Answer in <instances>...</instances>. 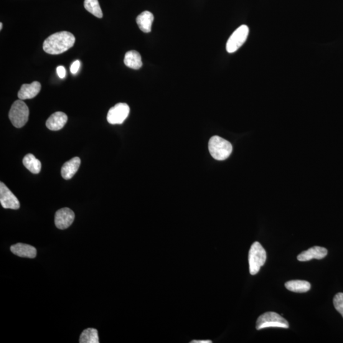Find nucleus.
<instances>
[{"label":"nucleus","instance_id":"aec40b11","mask_svg":"<svg viewBox=\"0 0 343 343\" xmlns=\"http://www.w3.org/2000/svg\"><path fill=\"white\" fill-rule=\"evenodd\" d=\"M84 7L88 12L96 17L101 19L103 16L98 0H85Z\"/></svg>","mask_w":343,"mask_h":343},{"label":"nucleus","instance_id":"f8f14e48","mask_svg":"<svg viewBox=\"0 0 343 343\" xmlns=\"http://www.w3.org/2000/svg\"><path fill=\"white\" fill-rule=\"evenodd\" d=\"M41 87L42 86L38 81H33L30 84H23L18 92V98L22 101L34 98L39 93Z\"/></svg>","mask_w":343,"mask_h":343},{"label":"nucleus","instance_id":"423d86ee","mask_svg":"<svg viewBox=\"0 0 343 343\" xmlns=\"http://www.w3.org/2000/svg\"><path fill=\"white\" fill-rule=\"evenodd\" d=\"M249 29L247 25H242L236 29L229 38L226 43V50L234 53L244 44L247 39Z\"/></svg>","mask_w":343,"mask_h":343},{"label":"nucleus","instance_id":"a211bd4d","mask_svg":"<svg viewBox=\"0 0 343 343\" xmlns=\"http://www.w3.org/2000/svg\"><path fill=\"white\" fill-rule=\"evenodd\" d=\"M22 162L25 168L33 174H39L41 169H42V164H41L40 160L36 159L34 155L32 154L25 155Z\"/></svg>","mask_w":343,"mask_h":343},{"label":"nucleus","instance_id":"9b49d317","mask_svg":"<svg viewBox=\"0 0 343 343\" xmlns=\"http://www.w3.org/2000/svg\"><path fill=\"white\" fill-rule=\"evenodd\" d=\"M68 121V116L63 112L58 111L48 118L46 126L50 131H57L62 129Z\"/></svg>","mask_w":343,"mask_h":343},{"label":"nucleus","instance_id":"39448f33","mask_svg":"<svg viewBox=\"0 0 343 343\" xmlns=\"http://www.w3.org/2000/svg\"><path fill=\"white\" fill-rule=\"evenodd\" d=\"M256 329L261 330L268 327H281L288 329L289 322L275 312H266L257 320Z\"/></svg>","mask_w":343,"mask_h":343},{"label":"nucleus","instance_id":"f3484780","mask_svg":"<svg viewBox=\"0 0 343 343\" xmlns=\"http://www.w3.org/2000/svg\"><path fill=\"white\" fill-rule=\"evenodd\" d=\"M285 286L290 291L297 292V293H304L309 291L311 288V284L309 282L305 280H291L287 282Z\"/></svg>","mask_w":343,"mask_h":343},{"label":"nucleus","instance_id":"dca6fc26","mask_svg":"<svg viewBox=\"0 0 343 343\" xmlns=\"http://www.w3.org/2000/svg\"><path fill=\"white\" fill-rule=\"evenodd\" d=\"M124 63L127 67L139 70L142 66L141 56L136 50L129 51L124 55Z\"/></svg>","mask_w":343,"mask_h":343},{"label":"nucleus","instance_id":"5701e85b","mask_svg":"<svg viewBox=\"0 0 343 343\" xmlns=\"http://www.w3.org/2000/svg\"><path fill=\"white\" fill-rule=\"evenodd\" d=\"M57 73L59 78L63 79L65 78L66 76V69L64 66H58L57 68Z\"/></svg>","mask_w":343,"mask_h":343},{"label":"nucleus","instance_id":"412c9836","mask_svg":"<svg viewBox=\"0 0 343 343\" xmlns=\"http://www.w3.org/2000/svg\"><path fill=\"white\" fill-rule=\"evenodd\" d=\"M333 303L335 309L342 315L343 317V293H337L333 299Z\"/></svg>","mask_w":343,"mask_h":343},{"label":"nucleus","instance_id":"b1692460","mask_svg":"<svg viewBox=\"0 0 343 343\" xmlns=\"http://www.w3.org/2000/svg\"><path fill=\"white\" fill-rule=\"evenodd\" d=\"M192 343H211L212 342V340H193L192 342Z\"/></svg>","mask_w":343,"mask_h":343},{"label":"nucleus","instance_id":"2eb2a0df","mask_svg":"<svg viewBox=\"0 0 343 343\" xmlns=\"http://www.w3.org/2000/svg\"><path fill=\"white\" fill-rule=\"evenodd\" d=\"M154 20V15L151 12L144 11L137 16L136 22L139 29L142 32L148 33L151 32L152 22Z\"/></svg>","mask_w":343,"mask_h":343},{"label":"nucleus","instance_id":"6e6552de","mask_svg":"<svg viewBox=\"0 0 343 343\" xmlns=\"http://www.w3.org/2000/svg\"><path fill=\"white\" fill-rule=\"evenodd\" d=\"M0 203L4 208L17 210L20 208L19 201L3 182L0 183Z\"/></svg>","mask_w":343,"mask_h":343},{"label":"nucleus","instance_id":"4be33fe9","mask_svg":"<svg viewBox=\"0 0 343 343\" xmlns=\"http://www.w3.org/2000/svg\"><path fill=\"white\" fill-rule=\"evenodd\" d=\"M80 60H76L72 64L71 66V72L72 74H76L78 72L79 68H80Z\"/></svg>","mask_w":343,"mask_h":343},{"label":"nucleus","instance_id":"f03ea898","mask_svg":"<svg viewBox=\"0 0 343 343\" xmlns=\"http://www.w3.org/2000/svg\"><path fill=\"white\" fill-rule=\"evenodd\" d=\"M208 149L213 159L220 160L227 159L232 152V145L230 142L217 136L211 137L208 142Z\"/></svg>","mask_w":343,"mask_h":343},{"label":"nucleus","instance_id":"f257e3e1","mask_svg":"<svg viewBox=\"0 0 343 343\" xmlns=\"http://www.w3.org/2000/svg\"><path fill=\"white\" fill-rule=\"evenodd\" d=\"M75 43V37L72 33L58 32L50 35L44 41L43 48L48 54L58 55L73 47Z\"/></svg>","mask_w":343,"mask_h":343},{"label":"nucleus","instance_id":"6ab92c4d","mask_svg":"<svg viewBox=\"0 0 343 343\" xmlns=\"http://www.w3.org/2000/svg\"><path fill=\"white\" fill-rule=\"evenodd\" d=\"M79 342L80 343H99L98 330L93 328H88L81 333Z\"/></svg>","mask_w":343,"mask_h":343},{"label":"nucleus","instance_id":"9d476101","mask_svg":"<svg viewBox=\"0 0 343 343\" xmlns=\"http://www.w3.org/2000/svg\"><path fill=\"white\" fill-rule=\"evenodd\" d=\"M327 250L322 246H315L302 252L297 256V260L299 261H308L313 259H322L327 255Z\"/></svg>","mask_w":343,"mask_h":343},{"label":"nucleus","instance_id":"4468645a","mask_svg":"<svg viewBox=\"0 0 343 343\" xmlns=\"http://www.w3.org/2000/svg\"><path fill=\"white\" fill-rule=\"evenodd\" d=\"M81 164V160L79 157H75L69 160L63 165L61 169V175L66 180L71 179L77 172Z\"/></svg>","mask_w":343,"mask_h":343},{"label":"nucleus","instance_id":"1a4fd4ad","mask_svg":"<svg viewBox=\"0 0 343 343\" xmlns=\"http://www.w3.org/2000/svg\"><path fill=\"white\" fill-rule=\"evenodd\" d=\"M75 215L72 210L69 208H63L56 212L55 225L60 230H65L72 225Z\"/></svg>","mask_w":343,"mask_h":343},{"label":"nucleus","instance_id":"20e7f679","mask_svg":"<svg viewBox=\"0 0 343 343\" xmlns=\"http://www.w3.org/2000/svg\"><path fill=\"white\" fill-rule=\"evenodd\" d=\"M29 114V108L24 102L20 99L12 104L9 116L13 126L16 128H21L26 124Z\"/></svg>","mask_w":343,"mask_h":343},{"label":"nucleus","instance_id":"393cba45","mask_svg":"<svg viewBox=\"0 0 343 343\" xmlns=\"http://www.w3.org/2000/svg\"><path fill=\"white\" fill-rule=\"evenodd\" d=\"M2 27H3V23L1 22L0 23V30L2 29Z\"/></svg>","mask_w":343,"mask_h":343},{"label":"nucleus","instance_id":"7ed1b4c3","mask_svg":"<svg viewBox=\"0 0 343 343\" xmlns=\"http://www.w3.org/2000/svg\"><path fill=\"white\" fill-rule=\"evenodd\" d=\"M266 260V253L260 243L256 241L251 245L248 253L249 271L255 275L264 266Z\"/></svg>","mask_w":343,"mask_h":343},{"label":"nucleus","instance_id":"ddd939ff","mask_svg":"<svg viewBox=\"0 0 343 343\" xmlns=\"http://www.w3.org/2000/svg\"><path fill=\"white\" fill-rule=\"evenodd\" d=\"M10 251L15 255L21 258H35L37 254V249L34 246L21 243L12 245Z\"/></svg>","mask_w":343,"mask_h":343},{"label":"nucleus","instance_id":"0eeeda50","mask_svg":"<svg viewBox=\"0 0 343 343\" xmlns=\"http://www.w3.org/2000/svg\"><path fill=\"white\" fill-rule=\"evenodd\" d=\"M130 108L126 103H118L109 109L107 120L112 124H122L128 117Z\"/></svg>","mask_w":343,"mask_h":343}]
</instances>
